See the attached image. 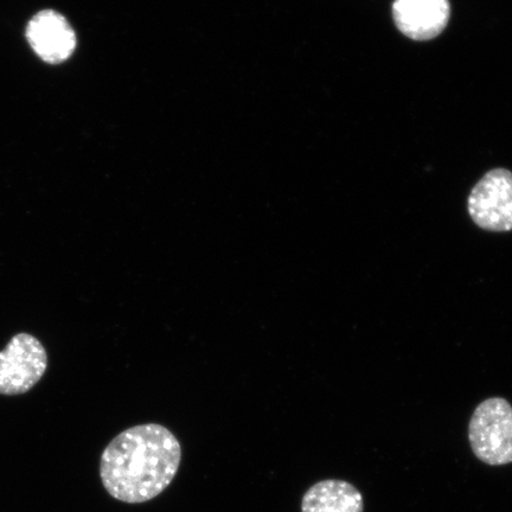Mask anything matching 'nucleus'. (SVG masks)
I'll list each match as a JSON object with an SVG mask.
<instances>
[{"label": "nucleus", "instance_id": "nucleus-5", "mask_svg": "<svg viewBox=\"0 0 512 512\" xmlns=\"http://www.w3.org/2000/svg\"><path fill=\"white\" fill-rule=\"evenodd\" d=\"M450 16L448 0H395L393 4L396 27L414 41L438 37L446 29Z\"/></svg>", "mask_w": 512, "mask_h": 512}, {"label": "nucleus", "instance_id": "nucleus-7", "mask_svg": "<svg viewBox=\"0 0 512 512\" xmlns=\"http://www.w3.org/2000/svg\"><path fill=\"white\" fill-rule=\"evenodd\" d=\"M363 496L344 480H322L306 491L303 512H363Z\"/></svg>", "mask_w": 512, "mask_h": 512}, {"label": "nucleus", "instance_id": "nucleus-6", "mask_svg": "<svg viewBox=\"0 0 512 512\" xmlns=\"http://www.w3.org/2000/svg\"><path fill=\"white\" fill-rule=\"evenodd\" d=\"M27 37L35 53L48 63L66 61L76 47L73 28L66 18L53 10H44L31 19Z\"/></svg>", "mask_w": 512, "mask_h": 512}, {"label": "nucleus", "instance_id": "nucleus-1", "mask_svg": "<svg viewBox=\"0 0 512 512\" xmlns=\"http://www.w3.org/2000/svg\"><path fill=\"white\" fill-rule=\"evenodd\" d=\"M182 460L175 434L158 424L128 428L105 448L100 476L108 494L130 504L151 501L168 488Z\"/></svg>", "mask_w": 512, "mask_h": 512}, {"label": "nucleus", "instance_id": "nucleus-3", "mask_svg": "<svg viewBox=\"0 0 512 512\" xmlns=\"http://www.w3.org/2000/svg\"><path fill=\"white\" fill-rule=\"evenodd\" d=\"M48 368L46 348L35 336L18 334L0 351V394L15 396L30 392Z\"/></svg>", "mask_w": 512, "mask_h": 512}, {"label": "nucleus", "instance_id": "nucleus-4", "mask_svg": "<svg viewBox=\"0 0 512 512\" xmlns=\"http://www.w3.org/2000/svg\"><path fill=\"white\" fill-rule=\"evenodd\" d=\"M467 209L473 222L486 232L512 230V174L491 170L472 189Z\"/></svg>", "mask_w": 512, "mask_h": 512}, {"label": "nucleus", "instance_id": "nucleus-2", "mask_svg": "<svg viewBox=\"0 0 512 512\" xmlns=\"http://www.w3.org/2000/svg\"><path fill=\"white\" fill-rule=\"evenodd\" d=\"M469 440L473 453L483 463L501 466L512 463V406L502 398L483 401L475 409Z\"/></svg>", "mask_w": 512, "mask_h": 512}]
</instances>
